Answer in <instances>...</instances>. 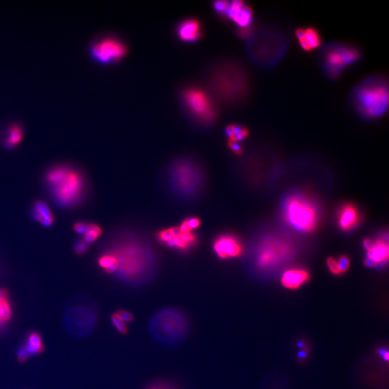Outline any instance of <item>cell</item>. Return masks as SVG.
I'll use <instances>...</instances> for the list:
<instances>
[{"label": "cell", "mask_w": 389, "mask_h": 389, "mask_svg": "<svg viewBox=\"0 0 389 389\" xmlns=\"http://www.w3.org/2000/svg\"><path fill=\"white\" fill-rule=\"evenodd\" d=\"M364 247L367 251V264L371 266L381 265L388 260L389 247L388 242L384 239L376 240L366 239L363 242Z\"/></svg>", "instance_id": "obj_13"}, {"label": "cell", "mask_w": 389, "mask_h": 389, "mask_svg": "<svg viewBox=\"0 0 389 389\" xmlns=\"http://www.w3.org/2000/svg\"><path fill=\"white\" fill-rule=\"evenodd\" d=\"M228 5H229V2L224 1V0L216 1L213 3V8L218 13L224 16L225 13L228 9Z\"/></svg>", "instance_id": "obj_33"}, {"label": "cell", "mask_w": 389, "mask_h": 389, "mask_svg": "<svg viewBox=\"0 0 389 389\" xmlns=\"http://www.w3.org/2000/svg\"><path fill=\"white\" fill-rule=\"evenodd\" d=\"M23 128L19 123H13L7 130L3 139V146L8 149L16 148L21 142L23 137Z\"/></svg>", "instance_id": "obj_21"}, {"label": "cell", "mask_w": 389, "mask_h": 389, "mask_svg": "<svg viewBox=\"0 0 389 389\" xmlns=\"http://www.w3.org/2000/svg\"><path fill=\"white\" fill-rule=\"evenodd\" d=\"M286 221L300 231H314L318 224V213L312 202L302 196H292L285 206Z\"/></svg>", "instance_id": "obj_9"}, {"label": "cell", "mask_w": 389, "mask_h": 389, "mask_svg": "<svg viewBox=\"0 0 389 389\" xmlns=\"http://www.w3.org/2000/svg\"><path fill=\"white\" fill-rule=\"evenodd\" d=\"M225 133L228 140L235 142H240L243 141L249 136L248 128L245 126H241L238 124L228 125L226 127Z\"/></svg>", "instance_id": "obj_22"}, {"label": "cell", "mask_w": 389, "mask_h": 389, "mask_svg": "<svg viewBox=\"0 0 389 389\" xmlns=\"http://www.w3.org/2000/svg\"><path fill=\"white\" fill-rule=\"evenodd\" d=\"M28 354L35 355L43 352V345L41 337L38 333H32L28 337V343L25 347Z\"/></svg>", "instance_id": "obj_25"}, {"label": "cell", "mask_w": 389, "mask_h": 389, "mask_svg": "<svg viewBox=\"0 0 389 389\" xmlns=\"http://www.w3.org/2000/svg\"><path fill=\"white\" fill-rule=\"evenodd\" d=\"M337 263H338L342 273H345L348 270L349 267H350V260L347 256L342 255L337 260Z\"/></svg>", "instance_id": "obj_34"}, {"label": "cell", "mask_w": 389, "mask_h": 389, "mask_svg": "<svg viewBox=\"0 0 389 389\" xmlns=\"http://www.w3.org/2000/svg\"><path fill=\"white\" fill-rule=\"evenodd\" d=\"M289 37L280 26L266 23L256 28L247 39L246 54L255 66L263 69L275 67L285 56Z\"/></svg>", "instance_id": "obj_2"}, {"label": "cell", "mask_w": 389, "mask_h": 389, "mask_svg": "<svg viewBox=\"0 0 389 389\" xmlns=\"http://www.w3.org/2000/svg\"><path fill=\"white\" fill-rule=\"evenodd\" d=\"M360 216L358 209L354 205L346 204L342 206L338 216L339 226L343 231L353 229L360 222Z\"/></svg>", "instance_id": "obj_19"}, {"label": "cell", "mask_w": 389, "mask_h": 389, "mask_svg": "<svg viewBox=\"0 0 389 389\" xmlns=\"http://www.w3.org/2000/svg\"><path fill=\"white\" fill-rule=\"evenodd\" d=\"M148 335L160 346L176 348L183 345L190 335L188 316L175 307H164L148 320Z\"/></svg>", "instance_id": "obj_6"}, {"label": "cell", "mask_w": 389, "mask_h": 389, "mask_svg": "<svg viewBox=\"0 0 389 389\" xmlns=\"http://www.w3.org/2000/svg\"><path fill=\"white\" fill-rule=\"evenodd\" d=\"M111 321L114 327H116V330H118L120 333L126 334L128 328L126 327V324L125 322L122 321L120 317L117 315V314H114L111 317Z\"/></svg>", "instance_id": "obj_29"}, {"label": "cell", "mask_w": 389, "mask_h": 389, "mask_svg": "<svg viewBox=\"0 0 389 389\" xmlns=\"http://www.w3.org/2000/svg\"><path fill=\"white\" fill-rule=\"evenodd\" d=\"M253 8L245 3L233 21L238 25L239 28H245L253 25Z\"/></svg>", "instance_id": "obj_23"}, {"label": "cell", "mask_w": 389, "mask_h": 389, "mask_svg": "<svg viewBox=\"0 0 389 389\" xmlns=\"http://www.w3.org/2000/svg\"><path fill=\"white\" fill-rule=\"evenodd\" d=\"M363 57L361 48L352 43L334 41L327 43L318 55L322 72L329 80L335 81L349 66Z\"/></svg>", "instance_id": "obj_8"}, {"label": "cell", "mask_w": 389, "mask_h": 389, "mask_svg": "<svg viewBox=\"0 0 389 389\" xmlns=\"http://www.w3.org/2000/svg\"><path fill=\"white\" fill-rule=\"evenodd\" d=\"M290 253V247L285 242L270 240L260 248L258 263L262 268H268L285 260Z\"/></svg>", "instance_id": "obj_12"}, {"label": "cell", "mask_w": 389, "mask_h": 389, "mask_svg": "<svg viewBox=\"0 0 389 389\" xmlns=\"http://www.w3.org/2000/svg\"><path fill=\"white\" fill-rule=\"evenodd\" d=\"M127 51L123 41L111 36L100 38L90 46V56L100 63L116 62L124 57Z\"/></svg>", "instance_id": "obj_11"}, {"label": "cell", "mask_w": 389, "mask_h": 389, "mask_svg": "<svg viewBox=\"0 0 389 389\" xmlns=\"http://www.w3.org/2000/svg\"><path fill=\"white\" fill-rule=\"evenodd\" d=\"M31 213L32 218L41 226L50 227L54 223V215L44 200H38L34 202L32 205Z\"/></svg>", "instance_id": "obj_17"}, {"label": "cell", "mask_w": 389, "mask_h": 389, "mask_svg": "<svg viewBox=\"0 0 389 389\" xmlns=\"http://www.w3.org/2000/svg\"><path fill=\"white\" fill-rule=\"evenodd\" d=\"M12 317V308L8 297L0 300V325L9 321Z\"/></svg>", "instance_id": "obj_27"}, {"label": "cell", "mask_w": 389, "mask_h": 389, "mask_svg": "<svg viewBox=\"0 0 389 389\" xmlns=\"http://www.w3.org/2000/svg\"><path fill=\"white\" fill-rule=\"evenodd\" d=\"M98 265L108 273H116L118 268V261L113 255L103 253L98 259Z\"/></svg>", "instance_id": "obj_24"}, {"label": "cell", "mask_w": 389, "mask_h": 389, "mask_svg": "<svg viewBox=\"0 0 389 389\" xmlns=\"http://www.w3.org/2000/svg\"><path fill=\"white\" fill-rule=\"evenodd\" d=\"M173 239L167 244L168 247L184 250L193 246L196 242V237L192 232H185L180 227L171 228Z\"/></svg>", "instance_id": "obj_20"}, {"label": "cell", "mask_w": 389, "mask_h": 389, "mask_svg": "<svg viewBox=\"0 0 389 389\" xmlns=\"http://www.w3.org/2000/svg\"><path fill=\"white\" fill-rule=\"evenodd\" d=\"M309 273L304 269H289L283 273L281 283L288 289H298L309 280Z\"/></svg>", "instance_id": "obj_18"}, {"label": "cell", "mask_w": 389, "mask_h": 389, "mask_svg": "<svg viewBox=\"0 0 389 389\" xmlns=\"http://www.w3.org/2000/svg\"><path fill=\"white\" fill-rule=\"evenodd\" d=\"M200 225L199 218L192 217V218H187L182 223L180 228L182 231L185 232H192L193 229L198 228Z\"/></svg>", "instance_id": "obj_28"}, {"label": "cell", "mask_w": 389, "mask_h": 389, "mask_svg": "<svg viewBox=\"0 0 389 389\" xmlns=\"http://www.w3.org/2000/svg\"><path fill=\"white\" fill-rule=\"evenodd\" d=\"M44 180L50 197L61 208H71L84 198L86 180L76 168L68 165H56L48 169Z\"/></svg>", "instance_id": "obj_5"}, {"label": "cell", "mask_w": 389, "mask_h": 389, "mask_svg": "<svg viewBox=\"0 0 389 389\" xmlns=\"http://www.w3.org/2000/svg\"><path fill=\"white\" fill-rule=\"evenodd\" d=\"M212 69L210 87L218 99L229 105L238 104L246 99L250 80L246 68L240 61L226 58Z\"/></svg>", "instance_id": "obj_4"}, {"label": "cell", "mask_w": 389, "mask_h": 389, "mask_svg": "<svg viewBox=\"0 0 389 389\" xmlns=\"http://www.w3.org/2000/svg\"><path fill=\"white\" fill-rule=\"evenodd\" d=\"M167 183L174 195L184 200L198 198L205 188V173L199 164L189 158H180L167 171Z\"/></svg>", "instance_id": "obj_7"}, {"label": "cell", "mask_w": 389, "mask_h": 389, "mask_svg": "<svg viewBox=\"0 0 389 389\" xmlns=\"http://www.w3.org/2000/svg\"><path fill=\"white\" fill-rule=\"evenodd\" d=\"M113 255L118 263L116 275L133 286L147 283L156 272L158 259L146 236L133 230H119L110 237L104 253Z\"/></svg>", "instance_id": "obj_1"}, {"label": "cell", "mask_w": 389, "mask_h": 389, "mask_svg": "<svg viewBox=\"0 0 389 389\" xmlns=\"http://www.w3.org/2000/svg\"><path fill=\"white\" fill-rule=\"evenodd\" d=\"M102 233H103L102 228L98 225L89 223L86 231L83 235V240L90 245V244L96 241L101 236Z\"/></svg>", "instance_id": "obj_26"}, {"label": "cell", "mask_w": 389, "mask_h": 389, "mask_svg": "<svg viewBox=\"0 0 389 389\" xmlns=\"http://www.w3.org/2000/svg\"><path fill=\"white\" fill-rule=\"evenodd\" d=\"M295 36L300 48L306 52L321 47L322 38L320 32L314 26L298 28L295 29Z\"/></svg>", "instance_id": "obj_15"}, {"label": "cell", "mask_w": 389, "mask_h": 389, "mask_svg": "<svg viewBox=\"0 0 389 389\" xmlns=\"http://www.w3.org/2000/svg\"><path fill=\"white\" fill-rule=\"evenodd\" d=\"M28 352L26 351L25 347H21L18 350V360L21 362H25L28 358Z\"/></svg>", "instance_id": "obj_38"}, {"label": "cell", "mask_w": 389, "mask_h": 389, "mask_svg": "<svg viewBox=\"0 0 389 389\" xmlns=\"http://www.w3.org/2000/svg\"><path fill=\"white\" fill-rule=\"evenodd\" d=\"M148 389H168V388H165H165H164L163 385H153V386L150 387V388H148Z\"/></svg>", "instance_id": "obj_39"}, {"label": "cell", "mask_w": 389, "mask_h": 389, "mask_svg": "<svg viewBox=\"0 0 389 389\" xmlns=\"http://www.w3.org/2000/svg\"><path fill=\"white\" fill-rule=\"evenodd\" d=\"M183 102L188 113L203 124H210L216 120V105L209 93L198 87H190L183 93Z\"/></svg>", "instance_id": "obj_10"}, {"label": "cell", "mask_w": 389, "mask_h": 389, "mask_svg": "<svg viewBox=\"0 0 389 389\" xmlns=\"http://www.w3.org/2000/svg\"><path fill=\"white\" fill-rule=\"evenodd\" d=\"M327 267H328L329 270H330L332 273L334 275H340L342 274L340 271V267H339L338 263H337V260L333 258H328L327 261Z\"/></svg>", "instance_id": "obj_32"}, {"label": "cell", "mask_w": 389, "mask_h": 389, "mask_svg": "<svg viewBox=\"0 0 389 389\" xmlns=\"http://www.w3.org/2000/svg\"><path fill=\"white\" fill-rule=\"evenodd\" d=\"M88 222L85 221H78L76 223H74L73 228H74V231L76 234L80 235H84L85 232L86 231L87 228L88 226Z\"/></svg>", "instance_id": "obj_36"}, {"label": "cell", "mask_w": 389, "mask_h": 389, "mask_svg": "<svg viewBox=\"0 0 389 389\" xmlns=\"http://www.w3.org/2000/svg\"><path fill=\"white\" fill-rule=\"evenodd\" d=\"M213 249L221 259L235 258L243 253L241 242L231 235H222L215 240Z\"/></svg>", "instance_id": "obj_14"}, {"label": "cell", "mask_w": 389, "mask_h": 389, "mask_svg": "<svg viewBox=\"0 0 389 389\" xmlns=\"http://www.w3.org/2000/svg\"><path fill=\"white\" fill-rule=\"evenodd\" d=\"M350 105L364 121H376L386 114L389 105L388 79L376 74L364 78L352 88Z\"/></svg>", "instance_id": "obj_3"}, {"label": "cell", "mask_w": 389, "mask_h": 389, "mask_svg": "<svg viewBox=\"0 0 389 389\" xmlns=\"http://www.w3.org/2000/svg\"><path fill=\"white\" fill-rule=\"evenodd\" d=\"M116 314L117 315L120 317V319H121L122 321L125 322L126 324L130 323V322H131L133 320V316L131 315V313L128 312V310H118Z\"/></svg>", "instance_id": "obj_35"}, {"label": "cell", "mask_w": 389, "mask_h": 389, "mask_svg": "<svg viewBox=\"0 0 389 389\" xmlns=\"http://www.w3.org/2000/svg\"><path fill=\"white\" fill-rule=\"evenodd\" d=\"M228 146L231 148L233 152L237 155H241L243 152V148L239 142H235V141H231L228 140Z\"/></svg>", "instance_id": "obj_37"}, {"label": "cell", "mask_w": 389, "mask_h": 389, "mask_svg": "<svg viewBox=\"0 0 389 389\" xmlns=\"http://www.w3.org/2000/svg\"><path fill=\"white\" fill-rule=\"evenodd\" d=\"M255 30V26L253 24L250 26L245 27V28H237V33L240 38L248 39L253 35Z\"/></svg>", "instance_id": "obj_31"}, {"label": "cell", "mask_w": 389, "mask_h": 389, "mask_svg": "<svg viewBox=\"0 0 389 389\" xmlns=\"http://www.w3.org/2000/svg\"><path fill=\"white\" fill-rule=\"evenodd\" d=\"M90 245L83 240H79L75 243L74 250L75 253L78 255H83L87 253L89 249Z\"/></svg>", "instance_id": "obj_30"}, {"label": "cell", "mask_w": 389, "mask_h": 389, "mask_svg": "<svg viewBox=\"0 0 389 389\" xmlns=\"http://www.w3.org/2000/svg\"><path fill=\"white\" fill-rule=\"evenodd\" d=\"M177 33L182 41L186 42L198 41L202 36L200 22L195 18L185 19L177 27Z\"/></svg>", "instance_id": "obj_16"}]
</instances>
